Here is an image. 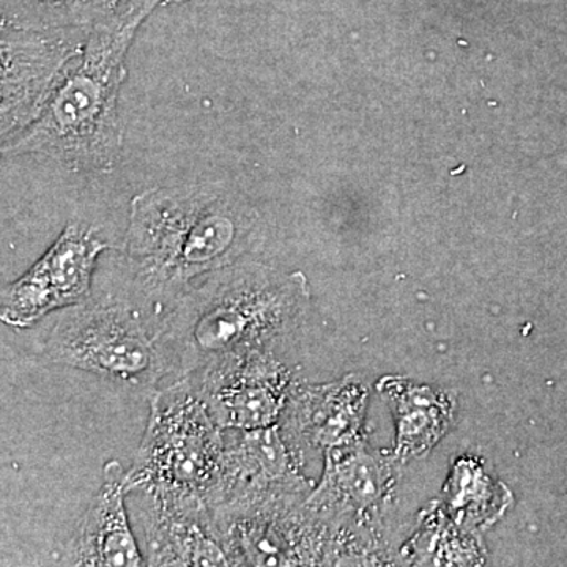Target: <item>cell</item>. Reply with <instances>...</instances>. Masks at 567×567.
Listing matches in <instances>:
<instances>
[{
  "label": "cell",
  "instance_id": "5b68a950",
  "mask_svg": "<svg viewBox=\"0 0 567 567\" xmlns=\"http://www.w3.org/2000/svg\"><path fill=\"white\" fill-rule=\"evenodd\" d=\"M44 354L55 364L80 369L128 386H152L174 371L159 331L132 306H73L52 327Z\"/></svg>",
  "mask_w": 567,
  "mask_h": 567
},
{
  "label": "cell",
  "instance_id": "6da1fadb",
  "mask_svg": "<svg viewBox=\"0 0 567 567\" xmlns=\"http://www.w3.org/2000/svg\"><path fill=\"white\" fill-rule=\"evenodd\" d=\"M257 213L223 186L145 189L132 200L125 251L142 292L173 306L194 281L240 262Z\"/></svg>",
  "mask_w": 567,
  "mask_h": 567
},
{
  "label": "cell",
  "instance_id": "277c9868",
  "mask_svg": "<svg viewBox=\"0 0 567 567\" xmlns=\"http://www.w3.org/2000/svg\"><path fill=\"white\" fill-rule=\"evenodd\" d=\"M226 439L188 380L153 395L147 427L126 472V494L208 502L221 480Z\"/></svg>",
  "mask_w": 567,
  "mask_h": 567
},
{
  "label": "cell",
  "instance_id": "52a82bcc",
  "mask_svg": "<svg viewBox=\"0 0 567 567\" xmlns=\"http://www.w3.org/2000/svg\"><path fill=\"white\" fill-rule=\"evenodd\" d=\"M106 249L110 245L95 229L69 224L21 278L2 287V322L11 328H29L59 309L87 303L96 260Z\"/></svg>",
  "mask_w": 567,
  "mask_h": 567
},
{
  "label": "cell",
  "instance_id": "3957f363",
  "mask_svg": "<svg viewBox=\"0 0 567 567\" xmlns=\"http://www.w3.org/2000/svg\"><path fill=\"white\" fill-rule=\"evenodd\" d=\"M309 301L300 271L284 275L240 260L186 290L158 328L159 339L174 371L192 375L229 354L275 350L300 327Z\"/></svg>",
  "mask_w": 567,
  "mask_h": 567
},
{
  "label": "cell",
  "instance_id": "8fae6325",
  "mask_svg": "<svg viewBox=\"0 0 567 567\" xmlns=\"http://www.w3.org/2000/svg\"><path fill=\"white\" fill-rule=\"evenodd\" d=\"M368 390L357 375L330 383H293L281 416L287 445L295 456L303 450L360 445L365 442Z\"/></svg>",
  "mask_w": 567,
  "mask_h": 567
},
{
  "label": "cell",
  "instance_id": "5bb4252c",
  "mask_svg": "<svg viewBox=\"0 0 567 567\" xmlns=\"http://www.w3.org/2000/svg\"><path fill=\"white\" fill-rule=\"evenodd\" d=\"M395 424L394 457L424 456L447 434L456 413V399L405 377L388 375L377 383Z\"/></svg>",
  "mask_w": 567,
  "mask_h": 567
},
{
  "label": "cell",
  "instance_id": "e0dca14e",
  "mask_svg": "<svg viewBox=\"0 0 567 567\" xmlns=\"http://www.w3.org/2000/svg\"><path fill=\"white\" fill-rule=\"evenodd\" d=\"M164 2H167V3H183V2H189V0H164Z\"/></svg>",
  "mask_w": 567,
  "mask_h": 567
},
{
  "label": "cell",
  "instance_id": "7a4b0ae2",
  "mask_svg": "<svg viewBox=\"0 0 567 567\" xmlns=\"http://www.w3.org/2000/svg\"><path fill=\"white\" fill-rule=\"evenodd\" d=\"M162 2L125 0L96 22L39 121L2 144L3 155H40L82 173L111 171L123 145L118 95L126 54L142 22Z\"/></svg>",
  "mask_w": 567,
  "mask_h": 567
},
{
  "label": "cell",
  "instance_id": "2e32d148",
  "mask_svg": "<svg viewBox=\"0 0 567 567\" xmlns=\"http://www.w3.org/2000/svg\"><path fill=\"white\" fill-rule=\"evenodd\" d=\"M494 488L491 477L483 475L475 462H461L451 477V486L447 484L451 505L481 524L491 517V513L486 509L494 511L498 516L496 502L486 499V496H496Z\"/></svg>",
  "mask_w": 567,
  "mask_h": 567
},
{
  "label": "cell",
  "instance_id": "9a60e30c",
  "mask_svg": "<svg viewBox=\"0 0 567 567\" xmlns=\"http://www.w3.org/2000/svg\"><path fill=\"white\" fill-rule=\"evenodd\" d=\"M125 0H2L0 28L91 29Z\"/></svg>",
  "mask_w": 567,
  "mask_h": 567
},
{
  "label": "cell",
  "instance_id": "9c48e42d",
  "mask_svg": "<svg viewBox=\"0 0 567 567\" xmlns=\"http://www.w3.org/2000/svg\"><path fill=\"white\" fill-rule=\"evenodd\" d=\"M226 442L221 480L208 509L240 511L300 503L311 494L312 481L287 445L279 424L254 431H233Z\"/></svg>",
  "mask_w": 567,
  "mask_h": 567
},
{
  "label": "cell",
  "instance_id": "30bf717a",
  "mask_svg": "<svg viewBox=\"0 0 567 567\" xmlns=\"http://www.w3.org/2000/svg\"><path fill=\"white\" fill-rule=\"evenodd\" d=\"M323 475L305 499V506L354 550L385 505L394 483L390 458L364 443L323 453Z\"/></svg>",
  "mask_w": 567,
  "mask_h": 567
},
{
  "label": "cell",
  "instance_id": "ba28073f",
  "mask_svg": "<svg viewBox=\"0 0 567 567\" xmlns=\"http://www.w3.org/2000/svg\"><path fill=\"white\" fill-rule=\"evenodd\" d=\"M186 379L223 431H254L279 424L292 375L275 350L229 354Z\"/></svg>",
  "mask_w": 567,
  "mask_h": 567
},
{
  "label": "cell",
  "instance_id": "4fadbf2b",
  "mask_svg": "<svg viewBox=\"0 0 567 567\" xmlns=\"http://www.w3.org/2000/svg\"><path fill=\"white\" fill-rule=\"evenodd\" d=\"M126 472L117 461L103 466V483L93 496L69 550L70 565L145 566L126 513Z\"/></svg>",
  "mask_w": 567,
  "mask_h": 567
},
{
  "label": "cell",
  "instance_id": "8992f818",
  "mask_svg": "<svg viewBox=\"0 0 567 567\" xmlns=\"http://www.w3.org/2000/svg\"><path fill=\"white\" fill-rule=\"evenodd\" d=\"M91 29L0 28L2 144L39 121L71 63L84 50Z\"/></svg>",
  "mask_w": 567,
  "mask_h": 567
},
{
  "label": "cell",
  "instance_id": "7c38bea8",
  "mask_svg": "<svg viewBox=\"0 0 567 567\" xmlns=\"http://www.w3.org/2000/svg\"><path fill=\"white\" fill-rule=\"evenodd\" d=\"M144 496L148 566H233L204 502Z\"/></svg>",
  "mask_w": 567,
  "mask_h": 567
}]
</instances>
